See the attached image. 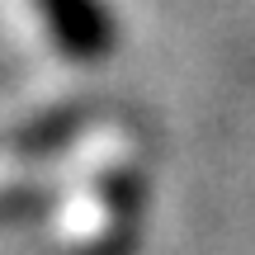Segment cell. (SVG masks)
<instances>
[{"label": "cell", "instance_id": "obj_1", "mask_svg": "<svg viewBox=\"0 0 255 255\" xmlns=\"http://www.w3.org/2000/svg\"><path fill=\"white\" fill-rule=\"evenodd\" d=\"M47 38L62 57L90 66L119 47V24H114L104 0H33Z\"/></svg>", "mask_w": 255, "mask_h": 255}, {"label": "cell", "instance_id": "obj_2", "mask_svg": "<svg viewBox=\"0 0 255 255\" xmlns=\"http://www.w3.org/2000/svg\"><path fill=\"white\" fill-rule=\"evenodd\" d=\"M81 123H90V114H85V109H52V114L28 119L5 146L14 156H24V161H43V156H57V151H62V146L76 137V128H81Z\"/></svg>", "mask_w": 255, "mask_h": 255}]
</instances>
